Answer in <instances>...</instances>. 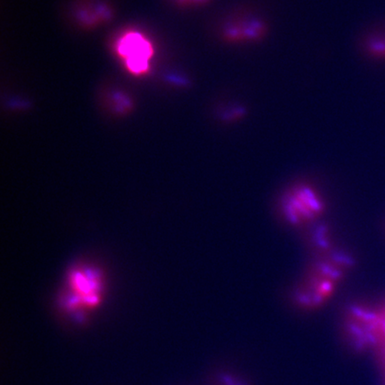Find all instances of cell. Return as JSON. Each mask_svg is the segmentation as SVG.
Masks as SVG:
<instances>
[{
	"instance_id": "obj_1",
	"label": "cell",
	"mask_w": 385,
	"mask_h": 385,
	"mask_svg": "<svg viewBox=\"0 0 385 385\" xmlns=\"http://www.w3.org/2000/svg\"><path fill=\"white\" fill-rule=\"evenodd\" d=\"M350 264L343 253L332 251L321 255L296 289V304L305 309L320 308L334 296Z\"/></svg>"
},
{
	"instance_id": "obj_2",
	"label": "cell",
	"mask_w": 385,
	"mask_h": 385,
	"mask_svg": "<svg viewBox=\"0 0 385 385\" xmlns=\"http://www.w3.org/2000/svg\"><path fill=\"white\" fill-rule=\"evenodd\" d=\"M326 210L323 193L309 183L293 184L283 192L278 202V212L293 227L310 226L318 221Z\"/></svg>"
},
{
	"instance_id": "obj_3",
	"label": "cell",
	"mask_w": 385,
	"mask_h": 385,
	"mask_svg": "<svg viewBox=\"0 0 385 385\" xmlns=\"http://www.w3.org/2000/svg\"><path fill=\"white\" fill-rule=\"evenodd\" d=\"M70 286L73 295L67 299L69 310L90 309L100 303V278L92 270H77L70 277Z\"/></svg>"
},
{
	"instance_id": "obj_4",
	"label": "cell",
	"mask_w": 385,
	"mask_h": 385,
	"mask_svg": "<svg viewBox=\"0 0 385 385\" xmlns=\"http://www.w3.org/2000/svg\"><path fill=\"white\" fill-rule=\"evenodd\" d=\"M117 51L130 73L142 74L148 71L153 47L143 35L137 32L123 35L117 44Z\"/></svg>"
},
{
	"instance_id": "obj_5",
	"label": "cell",
	"mask_w": 385,
	"mask_h": 385,
	"mask_svg": "<svg viewBox=\"0 0 385 385\" xmlns=\"http://www.w3.org/2000/svg\"><path fill=\"white\" fill-rule=\"evenodd\" d=\"M265 22L257 18H245L228 21L222 29L223 39L232 44L254 42L265 35Z\"/></svg>"
},
{
	"instance_id": "obj_6",
	"label": "cell",
	"mask_w": 385,
	"mask_h": 385,
	"mask_svg": "<svg viewBox=\"0 0 385 385\" xmlns=\"http://www.w3.org/2000/svg\"><path fill=\"white\" fill-rule=\"evenodd\" d=\"M368 51L374 56L385 57V38L375 37L367 42Z\"/></svg>"
},
{
	"instance_id": "obj_7",
	"label": "cell",
	"mask_w": 385,
	"mask_h": 385,
	"mask_svg": "<svg viewBox=\"0 0 385 385\" xmlns=\"http://www.w3.org/2000/svg\"><path fill=\"white\" fill-rule=\"evenodd\" d=\"M180 2H183V3H187V4H203L208 2L209 0H179Z\"/></svg>"
}]
</instances>
